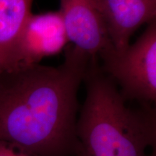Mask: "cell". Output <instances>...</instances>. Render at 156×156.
I'll return each instance as SVG.
<instances>
[{
	"mask_svg": "<svg viewBox=\"0 0 156 156\" xmlns=\"http://www.w3.org/2000/svg\"><path fill=\"white\" fill-rule=\"evenodd\" d=\"M92 58L68 45L58 67L0 72V140L41 156H79L78 90Z\"/></svg>",
	"mask_w": 156,
	"mask_h": 156,
	"instance_id": "cell-1",
	"label": "cell"
},
{
	"mask_svg": "<svg viewBox=\"0 0 156 156\" xmlns=\"http://www.w3.org/2000/svg\"><path fill=\"white\" fill-rule=\"evenodd\" d=\"M98 59L91 58L83 80L86 98L76 124L79 156H146L148 148L155 149V108L129 106Z\"/></svg>",
	"mask_w": 156,
	"mask_h": 156,
	"instance_id": "cell-2",
	"label": "cell"
},
{
	"mask_svg": "<svg viewBox=\"0 0 156 156\" xmlns=\"http://www.w3.org/2000/svg\"><path fill=\"white\" fill-rule=\"evenodd\" d=\"M101 68L126 101L151 104L156 101V21L149 23L134 44L122 51L111 46L98 56Z\"/></svg>",
	"mask_w": 156,
	"mask_h": 156,
	"instance_id": "cell-3",
	"label": "cell"
},
{
	"mask_svg": "<svg viewBox=\"0 0 156 156\" xmlns=\"http://www.w3.org/2000/svg\"><path fill=\"white\" fill-rule=\"evenodd\" d=\"M68 42L59 11L31 13L17 39L12 69L39 64L42 58L60 53Z\"/></svg>",
	"mask_w": 156,
	"mask_h": 156,
	"instance_id": "cell-4",
	"label": "cell"
},
{
	"mask_svg": "<svg viewBox=\"0 0 156 156\" xmlns=\"http://www.w3.org/2000/svg\"><path fill=\"white\" fill-rule=\"evenodd\" d=\"M58 11L73 46L93 58L112 46L99 12L98 0H60Z\"/></svg>",
	"mask_w": 156,
	"mask_h": 156,
	"instance_id": "cell-5",
	"label": "cell"
},
{
	"mask_svg": "<svg viewBox=\"0 0 156 156\" xmlns=\"http://www.w3.org/2000/svg\"><path fill=\"white\" fill-rule=\"evenodd\" d=\"M99 12L113 47L122 51L129 46L136 29L156 18V0H98Z\"/></svg>",
	"mask_w": 156,
	"mask_h": 156,
	"instance_id": "cell-6",
	"label": "cell"
},
{
	"mask_svg": "<svg viewBox=\"0 0 156 156\" xmlns=\"http://www.w3.org/2000/svg\"><path fill=\"white\" fill-rule=\"evenodd\" d=\"M33 0H0V72L12 67L17 39L31 15Z\"/></svg>",
	"mask_w": 156,
	"mask_h": 156,
	"instance_id": "cell-7",
	"label": "cell"
},
{
	"mask_svg": "<svg viewBox=\"0 0 156 156\" xmlns=\"http://www.w3.org/2000/svg\"><path fill=\"white\" fill-rule=\"evenodd\" d=\"M0 156H41L20 146L11 142L0 140Z\"/></svg>",
	"mask_w": 156,
	"mask_h": 156,
	"instance_id": "cell-8",
	"label": "cell"
}]
</instances>
